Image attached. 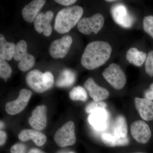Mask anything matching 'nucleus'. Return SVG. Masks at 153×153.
I'll list each match as a JSON object with an SVG mask.
<instances>
[{"mask_svg":"<svg viewBox=\"0 0 153 153\" xmlns=\"http://www.w3.org/2000/svg\"><path fill=\"white\" fill-rule=\"evenodd\" d=\"M53 12L48 11L45 13H40L34 22V27L38 33H43L44 36L48 37L52 33L50 23L53 18Z\"/></svg>","mask_w":153,"mask_h":153,"instance_id":"obj_12","label":"nucleus"},{"mask_svg":"<svg viewBox=\"0 0 153 153\" xmlns=\"http://www.w3.org/2000/svg\"><path fill=\"white\" fill-rule=\"evenodd\" d=\"M16 45L7 42L2 34H0V57L4 60H10L13 57Z\"/></svg>","mask_w":153,"mask_h":153,"instance_id":"obj_19","label":"nucleus"},{"mask_svg":"<svg viewBox=\"0 0 153 153\" xmlns=\"http://www.w3.org/2000/svg\"><path fill=\"white\" fill-rule=\"evenodd\" d=\"M111 52L112 48L108 42L99 41L91 42L82 54L81 64L88 70L98 68L108 60Z\"/></svg>","mask_w":153,"mask_h":153,"instance_id":"obj_1","label":"nucleus"},{"mask_svg":"<svg viewBox=\"0 0 153 153\" xmlns=\"http://www.w3.org/2000/svg\"><path fill=\"white\" fill-rule=\"evenodd\" d=\"M0 126H1V128H3L4 127V123L2 121H1V125Z\"/></svg>","mask_w":153,"mask_h":153,"instance_id":"obj_34","label":"nucleus"},{"mask_svg":"<svg viewBox=\"0 0 153 153\" xmlns=\"http://www.w3.org/2000/svg\"><path fill=\"white\" fill-rule=\"evenodd\" d=\"M55 1L60 4L64 6H69L76 2V0H56Z\"/></svg>","mask_w":153,"mask_h":153,"instance_id":"obj_30","label":"nucleus"},{"mask_svg":"<svg viewBox=\"0 0 153 153\" xmlns=\"http://www.w3.org/2000/svg\"><path fill=\"white\" fill-rule=\"evenodd\" d=\"M32 94V92L28 89L21 90L16 100L6 104V112L10 115L16 114L21 112L27 106Z\"/></svg>","mask_w":153,"mask_h":153,"instance_id":"obj_9","label":"nucleus"},{"mask_svg":"<svg viewBox=\"0 0 153 153\" xmlns=\"http://www.w3.org/2000/svg\"><path fill=\"white\" fill-rule=\"evenodd\" d=\"M83 13V9L79 6L62 9L55 18V30L60 34L68 33L78 23Z\"/></svg>","mask_w":153,"mask_h":153,"instance_id":"obj_2","label":"nucleus"},{"mask_svg":"<svg viewBox=\"0 0 153 153\" xmlns=\"http://www.w3.org/2000/svg\"><path fill=\"white\" fill-rule=\"evenodd\" d=\"M55 142L61 147L72 146L76 142L74 123L69 121L56 131L54 137Z\"/></svg>","mask_w":153,"mask_h":153,"instance_id":"obj_5","label":"nucleus"},{"mask_svg":"<svg viewBox=\"0 0 153 153\" xmlns=\"http://www.w3.org/2000/svg\"><path fill=\"white\" fill-rule=\"evenodd\" d=\"M116 1L115 0H108V1H106L108 2H115Z\"/></svg>","mask_w":153,"mask_h":153,"instance_id":"obj_36","label":"nucleus"},{"mask_svg":"<svg viewBox=\"0 0 153 153\" xmlns=\"http://www.w3.org/2000/svg\"><path fill=\"white\" fill-rule=\"evenodd\" d=\"M46 2L44 0H34L25 6L22 10L25 20L29 23L34 22Z\"/></svg>","mask_w":153,"mask_h":153,"instance_id":"obj_16","label":"nucleus"},{"mask_svg":"<svg viewBox=\"0 0 153 153\" xmlns=\"http://www.w3.org/2000/svg\"><path fill=\"white\" fill-rule=\"evenodd\" d=\"M6 138H7V134L4 131H0V145L3 146L5 143Z\"/></svg>","mask_w":153,"mask_h":153,"instance_id":"obj_31","label":"nucleus"},{"mask_svg":"<svg viewBox=\"0 0 153 153\" xmlns=\"http://www.w3.org/2000/svg\"><path fill=\"white\" fill-rule=\"evenodd\" d=\"M76 74L70 69H64L57 78L56 85L57 87L65 88L71 86L76 80Z\"/></svg>","mask_w":153,"mask_h":153,"instance_id":"obj_21","label":"nucleus"},{"mask_svg":"<svg viewBox=\"0 0 153 153\" xmlns=\"http://www.w3.org/2000/svg\"><path fill=\"white\" fill-rule=\"evenodd\" d=\"M135 105L141 117L144 120L151 121L153 120V102L146 98L136 97Z\"/></svg>","mask_w":153,"mask_h":153,"instance_id":"obj_17","label":"nucleus"},{"mask_svg":"<svg viewBox=\"0 0 153 153\" xmlns=\"http://www.w3.org/2000/svg\"><path fill=\"white\" fill-rule=\"evenodd\" d=\"M19 138L22 142L31 140L37 146H41L47 141L46 136L41 132L36 130L25 129L22 131L19 135Z\"/></svg>","mask_w":153,"mask_h":153,"instance_id":"obj_18","label":"nucleus"},{"mask_svg":"<svg viewBox=\"0 0 153 153\" xmlns=\"http://www.w3.org/2000/svg\"><path fill=\"white\" fill-rule=\"evenodd\" d=\"M26 81L28 86L38 93H42L50 88L44 81V73L38 69H34L28 73Z\"/></svg>","mask_w":153,"mask_h":153,"instance_id":"obj_11","label":"nucleus"},{"mask_svg":"<svg viewBox=\"0 0 153 153\" xmlns=\"http://www.w3.org/2000/svg\"><path fill=\"white\" fill-rule=\"evenodd\" d=\"M150 89L153 90V83H152L150 85Z\"/></svg>","mask_w":153,"mask_h":153,"instance_id":"obj_35","label":"nucleus"},{"mask_svg":"<svg viewBox=\"0 0 153 153\" xmlns=\"http://www.w3.org/2000/svg\"><path fill=\"white\" fill-rule=\"evenodd\" d=\"M108 115L105 108L94 111L90 114L88 121L92 127L98 131L105 129L108 124Z\"/></svg>","mask_w":153,"mask_h":153,"instance_id":"obj_14","label":"nucleus"},{"mask_svg":"<svg viewBox=\"0 0 153 153\" xmlns=\"http://www.w3.org/2000/svg\"><path fill=\"white\" fill-rule=\"evenodd\" d=\"M63 153V152H62V153Z\"/></svg>","mask_w":153,"mask_h":153,"instance_id":"obj_39","label":"nucleus"},{"mask_svg":"<svg viewBox=\"0 0 153 153\" xmlns=\"http://www.w3.org/2000/svg\"><path fill=\"white\" fill-rule=\"evenodd\" d=\"M126 57L130 63L140 67L146 61L147 55L145 52L140 51L137 48H131L127 52Z\"/></svg>","mask_w":153,"mask_h":153,"instance_id":"obj_20","label":"nucleus"},{"mask_svg":"<svg viewBox=\"0 0 153 153\" xmlns=\"http://www.w3.org/2000/svg\"><path fill=\"white\" fill-rule=\"evenodd\" d=\"M115 136L120 138L126 137L128 133L127 125L125 118L120 115L116 118L113 126Z\"/></svg>","mask_w":153,"mask_h":153,"instance_id":"obj_23","label":"nucleus"},{"mask_svg":"<svg viewBox=\"0 0 153 153\" xmlns=\"http://www.w3.org/2000/svg\"><path fill=\"white\" fill-rule=\"evenodd\" d=\"M84 85L88 90L89 95L94 101H102L109 96L108 91L104 88L99 86L91 77H89L86 80Z\"/></svg>","mask_w":153,"mask_h":153,"instance_id":"obj_15","label":"nucleus"},{"mask_svg":"<svg viewBox=\"0 0 153 153\" xmlns=\"http://www.w3.org/2000/svg\"><path fill=\"white\" fill-rule=\"evenodd\" d=\"M102 76L113 87L117 90L122 89L125 85L126 77L120 66L115 63L110 64L103 70Z\"/></svg>","mask_w":153,"mask_h":153,"instance_id":"obj_3","label":"nucleus"},{"mask_svg":"<svg viewBox=\"0 0 153 153\" xmlns=\"http://www.w3.org/2000/svg\"><path fill=\"white\" fill-rule=\"evenodd\" d=\"M101 139L103 143L108 147L123 146H127L129 143L128 138L118 137L114 135L109 134H103L102 135Z\"/></svg>","mask_w":153,"mask_h":153,"instance_id":"obj_22","label":"nucleus"},{"mask_svg":"<svg viewBox=\"0 0 153 153\" xmlns=\"http://www.w3.org/2000/svg\"><path fill=\"white\" fill-rule=\"evenodd\" d=\"M110 11L114 21L121 27L129 28L133 25V17L124 5L121 4L114 5L111 8Z\"/></svg>","mask_w":153,"mask_h":153,"instance_id":"obj_7","label":"nucleus"},{"mask_svg":"<svg viewBox=\"0 0 153 153\" xmlns=\"http://www.w3.org/2000/svg\"><path fill=\"white\" fill-rule=\"evenodd\" d=\"M72 43V38L69 36L55 40L49 47V54L54 58H63L68 53Z\"/></svg>","mask_w":153,"mask_h":153,"instance_id":"obj_8","label":"nucleus"},{"mask_svg":"<svg viewBox=\"0 0 153 153\" xmlns=\"http://www.w3.org/2000/svg\"><path fill=\"white\" fill-rule=\"evenodd\" d=\"M29 153H44V152L38 149H31L29 152Z\"/></svg>","mask_w":153,"mask_h":153,"instance_id":"obj_33","label":"nucleus"},{"mask_svg":"<svg viewBox=\"0 0 153 153\" xmlns=\"http://www.w3.org/2000/svg\"><path fill=\"white\" fill-rule=\"evenodd\" d=\"M26 147L22 143L13 145L11 149V153H26Z\"/></svg>","mask_w":153,"mask_h":153,"instance_id":"obj_29","label":"nucleus"},{"mask_svg":"<svg viewBox=\"0 0 153 153\" xmlns=\"http://www.w3.org/2000/svg\"><path fill=\"white\" fill-rule=\"evenodd\" d=\"M143 28L146 33L153 38V16L145 17L143 20Z\"/></svg>","mask_w":153,"mask_h":153,"instance_id":"obj_26","label":"nucleus"},{"mask_svg":"<svg viewBox=\"0 0 153 153\" xmlns=\"http://www.w3.org/2000/svg\"><path fill=\"white\" fill-rule=\"evenodd\" d=\"M73 153V152H70V153Z\"/></svg>","mask_w":153,"mask_h":153,"instance_id":"obj_38","label":"nucleus"},{"mask_svg":"<svg viewBox=\"0 0 153 153\" xmlns=\"http://www.w3.org/2000/svg\"><path fill=\"white\" fill-rule=\"evenodd\" d=\"M69 97L73 100L85 101L87 100V93L82 86H77L73 88L69 92Z\"/></svg>","mask_w":153,"mask_h":153,"instance_id":"obj_24","label":"nucleus"},{"mask_svg":"<svg viewBox=\"0 0 153 153\" xmlns=\"http://www.w3.org/2000/svg\"><path fill=\"white\" fill-rule=\"evenodd\" d=\"M104 21L102 15L95 14L91 17L80 19L77 24V28L80 33L84 35H89L92 33L97 34L103 27Z\"/></svg>","mask_w":153,"mask_h":153,"instance_id":"obj_6","label":"nucleus"},{"mask_svg":"<svg viewBox=\"0 0 153 153\" xmlns=\"http://www.w3.org/2000/svg\"><path fill=\"white\" fill-rule=\"evenodd\" d=\"M145 69L149 75L153 76V50L149 52L145 63Z\"/></svg>","mask_w":153,"mask_h":153,"instance_id":"obj_28","label":"nucleus"},{"mask_svg":"<svg viewBox=\"0 0 153 153\" xmlns=\"http://www.w3.org/2000/svg\"><path fill=\"white\" fill-rule=\"evenodd\" d=\"M27 49V45L26 41L21 40L16 45L13 56L14 60L19 61L18 66L23 71L30 70L35 63V57L28 53Z\"/></svg>","mask_w":153,"mask_h":153,"instance_id":"obj_4","label":"nucleus"},{"mask_svg":"<svg viewBox=\"0 0 153 153\" xmlns=\"http://www.w3.org/2000/svg\"><path fill=\"white\" fill-rule=\"evenodd\" d=\"M12 70L7 62L4 59H0V76L1 78L7 79L10 76Z\"/></svg>","mask_w":153,"mask_h":153,"instance_id":"obj_25","label":"nucleus"},{"mask_svg":"<svg viewBox=\"0 0 153 153\" xmlns=\"http://www.w3.org/2000/svg\"><path fill=\"white\" fill-rule=\"evenodd\" d=\"M30 125L34 129L43 130L47 123V107L45 105L38 106L33 111L29 119Z\"/></svg>","mask_w":153,"mask_h":153,"instance_id":"obj_13","label":"nucleus"},{"mask_svg":"<svg viewBox=\"0 0 153 153\" xmlns=\"http://www.w3.org/2000/svg\"><path fill=\"white\" fill-rule=\"evenodd\" d=\"M145 153L144 152H135V153Z\"/></svg>","mask_w":153,"mask_h":153,"instance_id":"obj_37","label":"nucleus"},{"mask_svg":"<svg viewBox=\"0 0 153 153\" xmlns=\"http://www.w3.org/2000/svg\"><path fill=\"white\" fill-rule=\"evenodd\" d=\"M131 132L134 138L140 143H147L152 136L149 127L143 120H137L133 123L131 126Z\"/></svg>","mask_w":153,"mask_h":153,"instance_id":"obj_10","label":"nucleus"},{"mask_svg":"<svg viewBox=\"0 0 153 153\" xmlns=\"http://www.w3.org/2000/svg\"><path fill=\"white\" fill-rule=\"evenodd\" d=\"M145 98L149 100H153V90L149 89L147 90L145 93Z\"/></svg>","mask_w":153,"mask_h":153,"instance_id":"obj_32","label":"nucleus"},{"mask_svg":"<svg viewBox=\"0 0 153 153\" xmlns=\"http://www.w3.org/2000/svg\"><path fill=\"white\" fill-rule=\"evenodd\" d=\"M106 106V103L104 102H92L86 106L85 111L87 113L90 114L97 110L105 108Z\"/></svg>","mask_w":153,"mask_h":153,"instance_id":"obj_27","label":"nucleus"}]
</instances>
